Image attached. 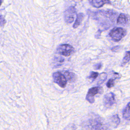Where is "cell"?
<instances>
[{
  "label": "cell",
  "instance_id": "7c38bea8",
  "mask_svg": "<svg viewBox=\"0 0 130 130\" xmlns=\"http://www.w3.org/2000/svg\"><path fill=\"white\" fill-rule=\"evenodd\" d=\"M130 60V51H126L125 53L124 57L122 59V62L121 63V66H123L126 64L127 62L129 61Z\"/></svg>",
  "mask_w": 130,
  "mask_h": 130
},
{
  "label": "cell",
  "instance_id": "8992f818",
  "mask_svg": "<svg viewBox=\"0 0 130 130\" xmlns=\"http://www.w3.org/2000/svg\"><path fill=\"white\" fill-rule=\"evenodd\" d=\"M103 102L104 105L107 107H109L112 106L115 103L114 95L112 92L107 93L104 98Z\"/></svg>",
  "mask_w": 130,
  "mask_h": 130
},
{
  "label": "cell",
  "instance_id": "5bb4252c",
  "mask_svg": "<svg viewBox=\"0 0 130 130\" xmlns=\"http://www.w3.org/2000/svg\"><path fill=\"white\" fill-rule=\"evenodd\" d=\"M107 86L108 88H111L114 85V80L113 79H110L107 83Z\"/></svg>",
  "mask_w": 130,
  "mask_h": 130
},
{
  "label": "cell",
  "instance_id": "9c48e42d",
  "mask_svg": "<svg viewBox=\"0 0 130 130\" xmlns=\"http://www.w3.org/2000/svg\"><path fill=\"white\" fill-rule=\"evenodd\" d=\"M84 14L82 13H79L77 15V18L75 20V22L73 25V27L74 28H77L82 22L83 18H84Z\"/></svg>",
  "mask_w": 130,
  "mask_h": 130
},
{
  "label": "cell",
  "instance_id": "ba28073f",
  "mask_svg": "<svg viewBox=\"0 0 130 130\" xmlns=\"http://www.w3.org/2000/svg\"><path fill=\"white\" fill-rule=\"evenodd\" d=\"M90 4L95 8H100L105 4L110 2V0H89Z\"/></svg>",
  "mask_w": 130,
  "mask_h": 130
},
{
  "label": "cell",
  "instance_id": "52a82bcc",
  "mask_svg": "<svg viewBox=\"0 0 130 130\" xmlns=\"http://www.w3.org/2000/svg\"><path fill=\"white\" fill-rule=\"evenodd\" d=\"M129 22L130 17L127 15L123 13L120 14L117 19V23L119 25H126L129 24Z\"/></svg>",
  "mask_w": 130,
  "mask_h": 130
},
{
  "label": "cell",
  "instance_id": "30bf717a",
  "mask_svg": "<svg viewBox=\"0 0 130 130\" xmlns=\"http://www.w3.org/2000/svg\"><path fill=\"white\" fill-rule=\"evenodd\" d=\"M63 74L64 75L68 81H73L75 79V75L73 73H71L68 71H64Z\"/></svg>",
  "mask_w": 130,
  "mask_h": 130
},
{
  "label": "cell",
  "instance_id": "277c9868",
  "mask_svg": "<svg viewBox=\"0 0 130 130\" xmlns=\"http://www.w3.org/2000/svg\"><path fill=\"white\" fill-rule=\"evenodd\" d=\"M76 13V9L74 6H71L68 8L64 12V19L65 21L68 23L73 22Z\"/></svg>",
  "mask_w": 130,
  "mask_h": 130
},
{
  "label": "cell",
  "instance_id": "3957f363",
  "mask_svg": "<svg viewBox=\"0 0 130 130\" xmlns=\"http://www.w3.org/2000/svg\"><path fill=\"white\" fill-rule=\"evenodd\" d=\"M74 48L69 44H62L59 45L57 48V52L65 56L71 55L74 52Z\"/></svg>",
  "mask_w": 130,
  "mask_h": 130
},
{
  "label": "cell",
  "instance_id": "7a4b0ae2",
  "mask_svg": "<svg viewBox=\"0 0 130 130\" xmlns=\"http://www.w3.org/2000/svg\"><path fill=\"white\" fill-rule=\"evenodd\" d=\"M52 77L54 82L57 84L60 87L64 88L66 87L67 83V80L63 74L60 72H56L53 74Z\"/></svg>",
  "mask_w": 130,
  "mask_h": 130
},
{
  "label": "cell",
  "instance_id": "5b68a950",
  "mask_svg": "<svg viewBox=\"0 0 130 130\" xmlns=\"http://www.w3.org/2000/svg\"><path fill=\"white\" fill-rule=\"evenodd\" d=\"M101 88L99 87H93L90 88L87 93L86 99L90 103H93L94 102V96L99 93Z\"/></svg>",
  "mask_w": 130,
  "mask_h": 130
},
{
  "label": "cell",
  "instance_id": "d6986e66",
  "mask_svg": "<svg viewBox=\"0 0 130 130\" xmlns=\"http://www.w3.org/2000/svg\"><path fill=\"white\" fill-rule=\"evenodd\" d=\"M2 4V0H0V6H1Z\"/></svg>",
  "mask_w": 130,
  "mask_h": 130
},
{
  "label": "cell",
  "instance_id": "ac0fdd59",
  "mask_svg": "<svg viewBox=\"0 0 130 130\" xmlns=\"http://www.w3.org/2000/svg\"><path fill=\"white\" fill-rule=\"evenodd\" d=\"M102 67V64L101 63H99L98 64H96L94 66V68L95 70H100Z\"/></svg>",
  "mask_w": 130,
  "mask_h": 130
},
{
  "label": "cell",
  "instance_id": "e0dca14e",
  "mask_svg": "<svg viewBox=\"0 0 130 130\" xmlns=\"http://www.w3.org/2000/svg\"><path fill=\"white\" fill-rule=\"evenodd\" d=\"M120 48H121L120 46H115V47H114L112 48L111 50L112 51H114V52H117L118 51H119V49H120Z\"/></svg>",
  "mask_w": 130,
  "mask_h": 130
},
{
  "label": "cell",
  "instance_id": "8fae6325",
  "mask_svg": "<svg viewBox=\"0 0 130 130\" xmlns=\"http://www.w3.org/2000/svg\"><path fill=\"white\" fill-rule=\"evenodd\" d=\"M123 116L125 119L130 118V102L128 103L127 106L124 109L123 112Z\"/></svg>",
  "mask_w": 130,
  "mask_h": 130
},
{
  "label": "cell",
  "instance_id": "2e32d148",
  "mask_svg": "<svg viewBox=\"0 0 130 130\" xmlns=\"http://www.w3.org/2000/svg\"><path fill=\"white\" fill-rule=\"evenodd\" d=\"M6 23V20L2 16H0V27L4 25Z\"/></svg>",
  "mask_w": 130,
  "mask_h": 130
},
{
  "label": "cell",
  "instance_id": "9a60e30c",
  "mask_svg": "<svg viewBox=\"0 0 130 130\" xmlns=\"http://www.w3.org/2000/svg\"><path fill=\"white\" fill-rule=\"evenodd\" d=\"M99 75V73L98 72H91L90 73V76L88 77L89 78L92 79V80H94Z\"/></svg>",
  "mask_w": 130,
  "mask_h": 130
},
{
  "label": "cell",
  "instance_id": "6da1fadb",
  "mask_svg": "<svg viewBox=\"0 0 130 130\" xmlns=\"http://www.w3.org/2000/svg\"><path fill=\"white\" fill-rule=\"evenodd\" d=\"M126 34V30L122 27H114L110 32V36L115 41H119Z\"/></svg>",
  "mask_w": 130,
  "mask_h": 130
},
{
  "label": "cell",
  "instance_id": "4fadbf2b",
  "mask_svg": "<svg viewBox=\"0 0 130 130\" xmlns=\"http://www.w3.org/2000/svg\"><path fill=\"white\" fill-rule=\"evenodd\" d=\"M111 122L114 125L117 126L119 124L120 122V119L117 115H115L111 117Z\"/></svg>",
  "mask_w": 130,
  "mask_h": 130
}]
</instances>
